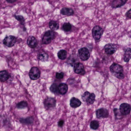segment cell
I'll list each match as a JSON object with an SVG mask.
<instances>
[{
    "instance_id": "obj_7",
    "label": "cell",
    "mask_w": 131,
    "mask_h": 131,
    "mask_svg": "<svg viewBox=\"0 0 131 131\" xmlns=\"http://www.w3.org/2000/svg\"><path fill=\"white\" fill-rule=\"evenodd\" d=\"M104 49L106 53L111 55L117 51V47L114 44H108L105 46Z\"/></svg>"
},
{
    "instance_id": "obj_15",
    "label": "cell",
    "mask_w": 131,
    "mask_h": 131,
    "mask_svg": "<svg viewBox=\"0 0 131 131\" xmlns=\"http://www.w3.org/2000/svg\"><path fill=\"white\" fill-rule=\"evenodd\" d=\"M81 104V101L76 98H72L70 100V106L72 108H76L79 107Z\"/></svg>"
},
{
    "instance_id": "obj_21",
    "label": "cell",
    "mask_w": 131,
    "mask_h": 131,
    "mask_svg": "<svg viewBox=\"0 0 131 131\" xmlns=\"http://www.w3.org/2000/svg\"><path fill=\"white\" fill-rule=\"evenodd\" d=\"M20 122L21 123L24 124L31 125L34 122V118L31 117H28L25 118H21Z\"/></svg>"
},
{
    "instance_id": "obj_12",
    "label": "cell",
    "mask_w": 131,
    "mask_h": 131,
    "mask_svg": "<svg viewBox=\"0 0 131 131\" xmlns=\"http://www.w3.org/2000/svg\"><path fill=\"white\" fill-rule=\"evenodd\" d=\"M128 0H114L112 3L111 6L113 8L121 7L124 5Z\"/></svg>"
},
{
    "instance_id": "obj_34",
    "label": "cell",
    "mask_w": 131,
    "mask_h": 131,
    "mask_svg": "<svg viewBox=\"0 0 131 131\" xmlns=\"http://www.w3.org/2000/svg\"><path fill=\"white\" fill-rule=\"evenodd\" d=\"M7 2L9 3H12L16 2L17 0H6Z\"/></svg>"
},
{
    "instance_id": "obj_16",
    "label": "cell",
    "mask_w": 131,
    "mask_h": 131,
    "mask_svg": "<svg viewBox=\"0 0 131 131\" xmlns=\"http://www.w3.org/2000/svg\"><path fill=\"white\" fill-rule=\"evenodd\" d=\"M10 75L5 70L0 71V81L5 82L7 81L10 78Z\"/></svg>"
},
{
    "instance_id": "obj_28",
    "label": "cell",
    "mask_w": 131,
    "mask_h": 131,
    "mask_svg": "<svg viewBox=\"0 0 131 131\" xmlns=\"http://www.w3.org/2000/svg\"><path fill=\"white\" fill-rule=\"evenodd\" d=\"M50 91L54 93H58L59 92V90H58V87L57 84H53L51 86L50 88Z\"/></svg>"
},
{
    "instance_id": "obj_14",
    "label": "cell",
    "mask_w": 131,
    "mask_h": 131,
    "mask_svg": "<svg viewBox=\"0 0 131 131\" xmlns=\"http://www.w3.org/2000/svg\"><path fill=\"white\" fill-rule=\"evenodd\" d=\"M61 14L66 16H71L74 14V10L72 8L68 7L63 8L60 11Z\"/></svg>"
},
{
    "instance_id": "obj_1",
    "label": "cell",
    "mask_w": 131,
    "mask_h": 131,
    "mask_svg": "<svg viewBox=\"0 0 131 131\" xmlns=\"http://www.w3.org/2000/svg\"><path fill=\"white\" fill-rule=\"evenodd\" d=\"M110 69L111 72L115 77L118 79H124L125 76L123 74V67L122 66L114 63L111 65Z\"/></svg>"
},
{
    "instance_id": "obj_8",
    "label": "cell",
    "mask_w": 131,
    "mask_h": 131,
    "mask_svg": "<svg viewBox=\"0 0 131 131\" xmlns=\"http://www.w3.org/2000/svg\"><path fill=\"white\" fill-rule=\"evenodd\" d=\"M119 110L123 115H127L130 112L131 105L127 103H123L120 105Z\"/></svg>"
},
{
    "instance_id": "obj_25",
    "label": "cell",
    "mask_w": 131,
    "mask_h": 131,
    "mask_svg": "<svg viewBox=\"0 0 131 131\" xmlns=\"http://www.w3.org/2000/svg\"><path fill=\"white\" fill-rule=\"evenodd\" d=\"M114 113L115 117L117 119H121L122 118L123 115L121 113L120 110L117 108H114Z\"/></svg>"
},
{
    "instance_id": "obj_13",
    "label": "cell",
    "mask_w": 131,
    "mask_h": 131,
    "mask_svg": "<svg viewBox=\"0 0 131 131\" xmlns=\"http://www.w3.org/2000/svg\"><path fill=\"white\" fill-rule=\"evenodd\" d=\"M27 43L31 48H35L38 45L37 41L35 37L30 36L28 38Z\"/></svg>"
},
{
    "instance_id": "obj_3",
    "label": "cell",
    "mask_w": 131,
    "mask_h": 131,
    "mask_svg": "<svg viewBox=\"0 0 131 131\" xmlns=\"http://www.w3.org/2000/svg\"><path fill=\"white\" fill-rule=\"evenodd\" d=\"M104 33L103 29L98 25L95 26L92 30L93 37L95 40H99Z\"/></svg>"
},
{
    "instance_id": "obj_2",
    "label": "cell",
    "mask_w": 131,
    "mask_h": 131,
    "mask_svg": "<svg viewBox=\"0 0 131 131\" xmlns=\"http://www.w3.org/2000/svg\"><path fill=\"white\" fill-rule=\"evenodd\" d=\"M55 37V33L54 31H48L45 33L42 38V42L44 44H48L54 39Z\"/></svg>"
},
{
    "instance_id": "obj_24",
    "label": "cell",
    "mask_w": 131,
    "mask_h": 131,
    "mask_svg": "<svg viewBox=\"0 0 131 131\" xmlns=\"http://www.w3.org/2000/svg\"><path fill=\"white\" fill-rule=\"evenodd\" d=\"M62 28L64 31L66 32L70 31L72 28V25L69 23H65L62 26Z\"/></svg>"
},
{
    "instance_id": "obj_4",
    "label": "cell",
    "mask_w": 131,
    "mask_h": 131,
    "mask_svg": "<svg viewBox=\"0 0 131 131\" xmlns=\"http://www.w3.org/2000/svg\"><path fill=\"white\" fill-rule=\"evenodd\" d=\"M16 40V38L14 36H8L3 40V43L8 47H12L15 45Z\"/></svg>"
},
{
    "instance_id": "obj_32",
    "label": "cell",
    "mask_w": 131,
    "mask_h": 131,
    "mask_svg": "<svg viewBox=\"0 0 131 131\" xmlns=\"http://www.w3.org/2000/svg\"><path fill=\"white\" fill-rule=\"evenodd\" d=\"M126 17L129 18H131V9L128 11L125 14Z\"/></svg>"
},
{
    "instance_id": "obj_17",
    "label": "cell",
    "mask_w": 131,
    "mask_h": 131,
    "mask_svg": "<svg viewBox=\"0 0 131 131\" xmlns=\"http://www.w3.org/2000/svg\"><path fill=\"white\" fill-rule=\"evenodd\" d=\"M58 90L60 94L62 95L65 94L68 91V85L64 83H61L58 86Z\"/></svg>"
},
{
    "instance_id": "obj_5",
    "label": "cell",
    "mask_w": 131,
    "mask_h": 131,
    "mask_svg": "<svg viewBox=\"0 0 131 131\" xmlns=\"http://www.w3.org/2000/svg\"><path fill=\"white\" fill-rule=\"evenodd\" d=\"M79 57L82 61L88 60L90 57V53L89 51L85 48H82L79 50Z\"/></svg>"
},
{
    "instance_id": "obj_29",
    "label": "cell",
    "mask_w": 131,
    "mask_h": 131,
    "mask_svg": "<svg viewBox=\"0 0 131 131\" xmlns=\"http://www.w3.org/2000/svg\"><path fill=\"white\" fill-rule=\"evenodd\" d=\"M91 93L88 91L85 92L82 96V99L83 101L86 102L90 97Z\"/></svg>"
},
{
    "instance_id": "obj_9",
    "label": "cell",
    "mask_w": 131,
    "mask_h": 131,
    "mask_svg": "<svg viewBox=\"0 0 131 131\" xmlns=\"http://www.w3.org/2000/svg\"><path fill=\"white\" fill-rule=\"evenodd\" d=\"M45 107L47 109L53 108L56 106V101L54 98L51 97L47 98L44 102Z\"/></svg>"
},
{
    "instance_id": "obj_18",
    "label": "cell",
    "mask_w": 131,
    "mask_h": 131,
    "mask_svg": "<svg viewBox=\"0 0 131 131\" xmlns=\"http://www.w3.org/2000/svg\"><path fill=\"white\" fill-rule=\"evenodd\" d=\"M131 59V48H128L125 51L124 60L125 62H129Z\"/></svg>"
},
{
    "instance_id": "obj_33",
    "label": "cell",
    "mask_w": 131,
    "mask_h": 131,
    "mask_svg": "<svg viewBox=\"0 0 131 131\" xmlns=\"http://www.w3.org/2000/svg\"><path fill=\"white\" fill-rule=\"evenodd\" d=\"M64 124V121L63 120H61L59 121L58 123V125L59 127H62L63 126Z\"/></svg>"
},
{
    "instance_id": "obj_6",
    "label": "cell",
    "mask_w": 131,
    "mask_h": 131,
    "mask_svg": "<svg viewBox=\"0 0 131 131\" xmlns=\"http://www.w3.org/2000/svg\"><path fill=\"white\" fill-rule=\"evenodd\" d=\"M30 78L33 80H37L40 75L39 69L37 67H34L31 69L29 73Z\"/></svg>"
},
{
    "instance_id": "obj_26",
    "label": "cell",
    "mask_w": 131,
    "mask_h": 131,
    "mask_svg": "<svg viewBox=\"0 0 131 131\" xmlns=\"http://www.w3.org/2000/svg\"><path fill=\"white\" fill-rule=\"evenodd\" d=\"M28 106V104L27 102L23 101L19 102L17 104V107L19 109H23L27 107Z\"/></svg>"
},
{
    "instance_id": "obj_31",
    "label": "cell",
    "mask_w": 131,
    "mask_h": 131,
    "mask_svg": "<svg viewBox=\"0 0 131 131\" xmlns=\"http://www.w3.org/2000/svg\"><path fill=\"white\" fill-rule=\"evenodd\" d=\"M64 74L63 72H57L56 73V77L58 79H61L64 77Z\"/></svg>"
},
{
    "instance_id": "obj_23",
    "label": "cell",
    "mask_w": 131,
    "mask_h": 131,
    "mask_svg": "<svg viewBox=\"0 0 131 131\" xmlns=\"http://www.w3.org/2000/svg\"><path fill=\"white\" fill-rule=\"evenodd\" d=\"M99 123L97 121H92L90 124V127H91V128L93 130H97L99 127Z\"/></svg>"
},
{
    "instance_id": "obj_10",
    "label": "cell",
    "mask_w": 131,
    "mask_h": 131,
    "mask_svg": "<svg viewBox=\"0 0 131 131\" xmlns=\"http://www.w3.org/2000/svg\"><path fill=\"white\" fill-rule=\"evenodd\" d=\"M96 114L97 118L101 119L108 117L109 114L107 109L104 108H101L98 109L96 111Z\"/></svg>"
},
{
    "instance_id": "obj_22",
    "label": "cell",
    "mask_w": 131,
    "mask_h": 131,
    "mask_svg": "<svg viewBox=\"0 0 131 131\" xmlns=\"http://www.w3.org/2000/svg\"><path fill=\"white\" fill-rule=\"evenodd\" d=\"M67 51L65 50H61L58 53V56L59 59L61 60H65L67 57Z\"/></svg>"
},
{
    "instance_id": "obj_11",
    "label": "cell",
    "mask_w": 131,
    "mask_h": 131,
    "mask_svg": "<svg viewBox=\"0 0 131 131\" xmlns=\"http://www.w3.org/2000/svg\"><path fill=\"white\" fill-rule=\"evenodd\" d=\"M74 71L77 74H85L84 68L82 64L77 63L74 65Z\"/></svg>"
},
{
    "instance_id": "obj_19",
    "label": "cell",
    "mask_w": 131,
    "mask_h": 131,
    "mask_svg": "<svg viewBox=\"0 0 131 131\" xmlns=\"http://www.w3.org/2000/svg\"><path fill=\"white\" fill-rule=\"evenodd\" d=\"M49 26L51 30L55 31L59 29V25L58 23L55 21H51L49 22Z\"/></svg>"
},
{
    "instance_id": "obj_27",
    "label": "cell",
    "mask_w": 131,
    "mask_h": 131,
    "mask_svg": "<svg viewBox=\"0 0 131 131\" xmlns=\"http://www.w3.org/2000/svg\"><path fill=\"white\" fill-rule=\"evenodd\" d=\"M95 95L94 93H91L89 98L88 99L87 101L86 102L88 104H93L95 101Z\"/></svg>"
},
{
    "instance_id": "obj_20",
    "label": "cell",
    "mask_w": 131,
    "mask_h": 131,
    "mask_svg": "<svg viewBox=\"0 0 131 131\" xmlns=\"http://www.w3.org/2000/svg\"><path fill=\"white\" fill-rule=\"evenodd\" d=\"M48 55L45 52L39 53L38 55V58L40 60L42 61H46L48 60Z\"/></svg>"
},
{
    "instance_id": "obj_30",
    "label": "cell",
    "mask_w": 131,
    "mask_h": 131,
    "mask_svg": "<svg viewBox=\"0 0 131 131\" xmlns=\"http://www.w3.org/2000/svg\"><path fill=\"white\" fill-rule=\"evenodd\" d=\"M15 19L20 22L21 25H24L25 24V19L23 16L21 15H16L14 16Z\"/></svg>"
}]
</instances>
